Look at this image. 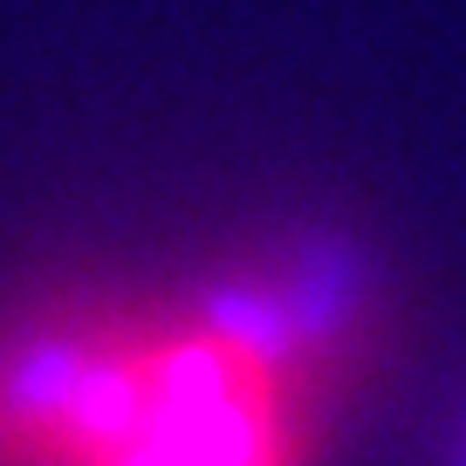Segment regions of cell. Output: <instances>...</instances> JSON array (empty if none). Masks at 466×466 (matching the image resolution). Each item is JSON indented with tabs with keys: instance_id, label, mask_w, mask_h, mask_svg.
Segmentation results:
<instances>
[{
	"instance_id": "4",
	"label": "cell",
	"mask_w": 466,
	"mask_h": 466,
	"mask_svg": "<svg viewBox=\"0 0 466 466\" xmlns=\"http://www.w3.org/2000/svg\"><path fill=\"white\" fill-rule=\"evenodd\" d=\"M0 466H15V432H7V419H0Z\"/></svg>"
},
{
	"instance_id": "1",
	"label": "cell",
	"mask_w": 466,
	"mask_h": 466,
	"mask_svg": "<svg viewBox=\"0 0 466 466\" xmlns=\"http://www.w3.org/2000/svg\"><path fill=\"white\" fill-rule=\"evenodd\" d=\"M15 466H309L316 419L240 370L178 302L56 295L0 322Z\"/></svg>"
},
{
	"instance_id": "3",
	"label": "cell",
	"mask_w": 466,
	"mask_h": 466,
	"mask_svg": "<svg viewBox=\"0 0 466 466\" xmlns=\"http://www.w3.org/2000/svg\"><path fill=\"white\" fill-rule=\"evenodd\" d=\"M439 466H466V419L446 425V439H439Z\"/></svg>"
},
{
	"instance_id": "2",
	"label": "cell",
	"mask_w": 466,
	"mask_h": 466,
	"mask_svg": "<svg viewBox=\"0 0 466 466\" xmlns=\"http://www.w3.org/2000/svg\"><path fill=\"white\" fill-rule=\"evenodd\" d=\"M178 309L316 425L343 391L364 384L391 329L378 254L343 227L268 233L248 254L206 268Z\"/></svg>"
},
{
	"instance_id": "5",
	"label": "cell",
	"mask_w": 466,
	"mask_h": 466,
	"mask_svg": "<svg viewBox=\"0 0 466 466\" xmlns=\"http://www.w3.org/2000/svg\"><path fill=\"white\" fill-rule=\"evenodd\" d=\"M460 419H466V405H460Z\"/></svg>"
}]
</instances>
